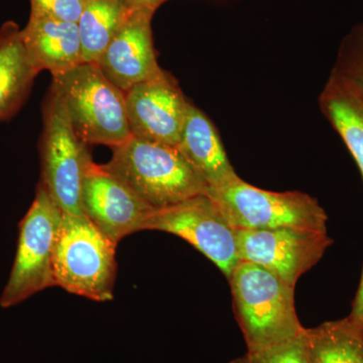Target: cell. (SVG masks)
<instances>
[{
    "label": "cell",
    "mask_w": 363,
    "mask_h": 363,
    "mask_svg": "<svg viewBox=\"0 0 363 363\" xmlns=\"http://www.w3.org/2000/svg\"><path fill=\"white\" fill-rule=\"evenodd\" d=\"M233 312L247 351L288 342L304 333L295 308V286L252 262H240L228 278Z\"/></svg>",
    "instance_id": "obj_1"
},
{
    "label": "cell",
    "mask_w": 363,
    "mask_h": 363,
    "mask_svg": "<svg viewBox=\"0 0 363 363\" xmlns=\"http://www.w3.org/2000/svg\"><path fill=\"white\" fill-rule=\"evenodd\" d=\"M104 166L155 209L208 192L206 183L173 145L130 135L113 147V156Z\"/></svg>",
    "instance_id": "obj_2"
},
{
    "label": "cell",
    "mask_w": 363,
    "mask_h": 363,
    "mask_svg": "<svg viewBox=\"0 0 363 363\" xmlns=\"http://www.w3.org/2000/svg\"><path fill=\"white\" fill-rule=\"evenodd\" d=\"M52 79V90L61 98L74 130L86 145L116 147L130 138L125 92L96 63H80Z\"/></svg>",
    "instance_id": "obj_3"
},
{
    "label": "cell",
    "mask_w": 363,
    "mask_h": 363,
    "mask_svg": "<svg viewBox=\"0 0 363 363\" xmlns=\"http://www.w3.org/2000/svg\"><path fill=\"white\" fill-rule=\"evenodd\" d=\"M116 245L86 215L63 214L54 252L56 286L97 302L111 301Z\"/></svg>",
    "instance_id": "obj_4"
},
{
    "label": "cell",
    "mask_w": 363,
    "mask_h": 363,
    "mask_svg": "<svg viewBox=\"0 0 363 363\" xmlns=\"http://www.w3.org/2000/svg\"><path fill=\"white\" fill-rule=\"evenodd\" d=\"M40 152V184L63 214L85 215L83 182L92 160L87 145L72 125L65 105L52 89L44 107Z\"/></svg>",
    "instance_id": "obj_5"
},
{
    "label": "cell",
    "mask_w": 363,
    "mask_h": 363,
    "mask_svg": "<svg viewBox=\"0 0 363 363\" xmlns=\"http://www.w3.org/2000/svg\"><path fill=\"white\" fill-rule=\"evenodd\" d=\"M62 220L63 212L39 184L32 206L20 223L16 257L0 307H13L56 286L54 252Z\"/></svg>",
    "instance_id": "obj_6"
},
{
    "label": "cell",
    "mask_w": 363,
    "mask_h": 363,
    "mask_svg": "<svg viewBox=\"0 0 363 363\" xmlns=\"http://www.w3.org/2000/svg\"><path fill=\"white\" fill-rule=\"evenodd\" d=\"M207 194L238 230L278 227L327 230L326 212L306 193L264 190L240 178L219 190H208Z\"/></svg>",
    "instance_id": "obj_7"
},
{
    "label": "cell",
    "mask_w": 363,
    "mask_h": 363,
    "mask_svg": "<svg viewBox=\"0 0 363 363\" xmlns=\"http://www.w3.org/2000/svg\"><path fill=\"white\" fill-rule=\"evenodd\" d=\"M143 230L164 231L183 238L211 260L227 279L240 262L238 229L208 194L155 209Z\"/></svg>",
    "instance_id": "obj_8"
},
{
    "label": "cell",
    "mask_w": 363,
    "mask_h": 363,
    "mask_svg": "<svg viewBox=\"0 0 363 363\" xmlns=\"http://www.w3.org/2000/svg\"><path fill=\"white\" fill-rule=\"evenodd\" d=\"M332 243L327 230L301 227L238 230L240 262L259 264L293 286L316 266Z\"/></svg>",
    "instance_id": "obj_9"
},
{
    "label": "cell",
    "mask_w": 363,
    "mask_h": 363,
    "mask_svg": "<svg viewBox=\"0 0 363 363\" xmlns=\"http://www.w3.org/2000/svg\"><path fill=\"white\" fill-rule=\"evenodd\" d=\"M125 104L131 135L178 145L190 102L168 73L133 86L125 92Z\"/></svg>",
    "instance_id": "obj_10"
},
{
    "label": "cell",
    "mask_w": 363,
    "mask_h": 363,
    "mask_svg": "<svg viewBox=\"0 0 363 363\" xmlns=\"http://www.w3.org/2000/svg\"><path fill=\"white\" fill-rule=\"evenodd\" d=\"M84 213L116 245L143 231L155 208L105 166L91 162L82 189Z\"/></svg>",
    "instance_id": "obj_11"
},
{
    "label": "cell",
    "mask_w": 363,
    "mask_h": 363,
    "mask_svg": "<svg viewBox=\"0 0 363 363\" xmlns=\"http://www.w3.org/2000/svg\"><path fill=\"white\" fill-rule=\"evenodd\" d=\"M155 9H128L123 26L97 61L102 73L123 92L162 73L152 40Z\"/></svg>",
    "instance_id": "obj_12"
},
{
    "label": "cell",
    "mask_w": 363,
    "mask_h": 363,
    "mask_svg": "<svg viewBox=\"0 0 363 363\" xmlns=\"http://www.w3.org/2000/svg\"><path fill=\"white\" fill-rule=\"evenodd\" d=\"M177 147L206 183L208 190H219L240 178L213 123L192 104H189Z\"/></svg>",
    "instance_id": "obj_13"
},
{
    "label": "cell",
    "mask_w": 363,
    "mask_h": 363,
    "mask_svg": "<svg viewBox=\"0 0 363 363\" xmlns=\"http://www.w3.org/2000/svg\"><path fill=\"white\" fill-rule=\"evenodd\" d=\"M21 35L40 72L48 70L56 76L82 63L77 23L30 11Z\"/></svg>",
    "instance_id": "obj_14"
},
{
    "label": "cell",
    "mask_w": 363,
    "mask_h": 363,
    "mask_svg": "<svg viewBox=\"0 0 363 363\" xmlns=\"http://www.w3.org/2000/svg\"><path fill=\"white\" fill-rule=\"evenodd\" d=\"M39 73L20 26L7 21L0 28V121H9L20 111Z\"/></svg>",
    "instance_id": "obj_15"
},
{
    "label": "cell",
    "mask_w": 363,
    "mask_h": 363,
    "mask_svg": "<svg viewBox=\"0 0 363 363\" xmlns=\"http://www.w3.org/2000/svg\"><path fill=\"white\" fill-rule=\"evenodd\" d=\"M320 108L352 155L363 179V94L332 71L319 98Z\"/></svg>",
    "instance_id": "obj_16"
},
{
    "label": "cell",
    "mask_w": 363,
    "mask_h": 363,
    "mask_svg": "<svg viewBox=\"0 0 363 363\" xmlns=\"http://www.w3.org/2000/svg\"><path fill=\"white\" fill-rule=\"evenodd\" d=\"M310 363H363V331L347 317L305 328Z\"/></svg>",
    "instance_id": "obj_17"
},
{
    "label": "cell",
    "mask_w": 363,
    "mask_h": 363,
    "mask_svg": "<svg viewBox=\"0 0 363 363\" xmlns=\"http://www.w3.org/2000/svg\"><path fill=\"white\" fill-rule=\"evenodd\" d=\"M128 13L121 0L86 1L77 23L82 63H97Z\"/></svg>",
    "instance_id": "obj_18"
},
{
    "label": "cell",
    "mask_w": 363,
    "mask_h": 363,
    "mask_svg": "<svg viewBox=\"0 0 363 363\" xmlns=\"http://www.w3.org/2000/svg\"><path fill=\"white\" fill-rule=\"evenodd\" d=\"M333 72L350 81L363 94V23L355 26L344 38Z\"/></svg>",
    "instance_id": "obj_19"
},
{
    "label": "cell",
    "mask_w": 363,
    "mask_h": 363,
    "mask_svg": "<svg viewBox=\"0 0 363 363\" xmlns=\"http://www.w3.org/2000/svg\"><path fill=\"white\" fill-rule=\"evenodd\" d=\"M304 334V333H303ZM229 363H310L306 351L304 337L294 339L257 351H247L243 357Z\"/></svg>",
    "instance_id": "obj_20"
},
{
    "label": "cell",
    "mask_w": 363,
    "mask_h": 363,
    "mask_svg": "<svg viewBox=\"0 0 363 363\" xmlns=\"http://www.w3.org/2000/svg\"><path fill=\"white\" fill-rule=\"evenodd\" d=\"M87 0H30V11L77 23Z\"/></svg>",
    "instance_id": "obj_21"
},
{
    "label": "cell",
    "mask_w": 363,
    "mask_h": 363,
    "mask_svg": "<svg viewBox=\"0 0 363 363\" xmlns=\"http://www.w3.org/2000/svg\"><path fill=\"white\" fill-rule=\"evenodd\" d=\"M347 319L358 329L363 331V269L357 295L353 300L352 308Z\"/></svg>",
    "instance_id": "obj_22"
},
{
    "label": "cell",
    "mask_w": 363,
    "mask_h": 363,
    "mask_svg": "<svg viewBox=\"0 0 363 363\" xmlns=\"http://www.w3.org/2000/svg\"><path fill=\"white\" fill-rule=\"evenodd\" d=\"M128 9H156L167 0H121Z\"/></svg>",
    "instance_id": "obj_23"
}]
</instances>
